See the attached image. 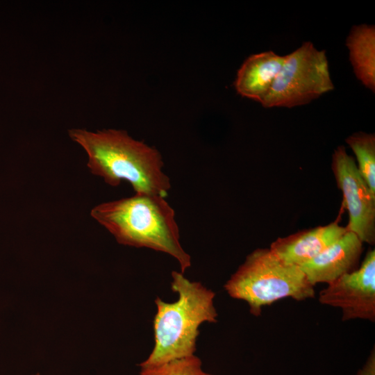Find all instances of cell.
<instances>
[{
    "label": "cell",
    "instance_id": "cell-1",
    "mask_svg": "<svg viewBox=\"0 0 375 375\" xmlns=\"http://www.w3.org/2000/svg\"><path fill=\"white\" fill-rule=\"evenodd\" d=\"M69 135L87 152L91 172L108 185L116 187L124 180L135 193L167 196L170 179L162 171V158L156 148L122 130L72 129Z\"/></svg>",
    "mask_w": 375,
    "mask_h": 375
},
{
    "label": "cell",
    "instance_id": "cell-2",
    "mask_svg": "<svg viewBox=\"0 0 375 375\" xmlns=\"http://www.w3.org/2000/svg\"><path fill=\"white\" fill-rule=\"evenodd\" d=\"M91 216L118 243L167 253L178 261L183 274L191 266L190 256L180 242L174 210L165 197L135 193L96 206Z\"/></svg>",
    "mask_w": 375,
    "mask_h": 375
},
{
    "label": "cell",
    "instance_id": "cell-3",
    "mask_svg": "<svg viewBox=\"0 0 375 375\" xmlns=\"http://www.w3.org/2000/svg\"><path fill=\"white\" fill-rule=\"evenodd\" d=\"M172 290L178 293L172 303L155 299L154 346L147 358L139 364L148 367L194 355L199 326L217 322L215 292L201 283L191 281L183 273L172 272Z\"/></svg>",
    "mask_w": 375,
    "mask_h": 375
},
{
    "label": "cell",
    "instance_id": "cell-4",
    "mask_svg": "<svg viewBox=\"0 0 375 375\" xmlns=\"http://www.w3.org/2000/svg\"><path fill=\"white\" fill-rule=\"evenodd\" d=\"M224 288L231 297L246 301L256 317L263 307L280 299L303 301L315 297L314 286L299 267L284 263L265 248L249 253Z\"/></svg>",
    "mask_w": 375,
    "mask_h": 375
},
{
    "label": "cell",
    "instance_id": "cell-5",
    "mask_svg": "<svg viewBox=\"0 0 375 375\" xmlns=\"http://www.w3.org/2000/svg\"><path fill=\"white\" fill-rule=\"evenodd\" d=\"M334 85L324 50L304 42L285 55L283 65L268 94L264 108H292L306 104L333 90Z\"/></svg>",
    "mask_w": 375,
    "mask_h": 375
},
{
    "label": "cell",
    "instance_id": "cell-6",
    "mask_svg": "<svg viewBox=\"0 0 375 375\" xmlns=\"http://www.w3.org/2000/svg\"><path fill=\"white\" fill-rule=\"evenodd\" d=\"M331 168L343 196L349 215L347 231L362 243L375 244V193L358 172L355 160L345 147H338L332 156Z\"/></svg>",
    "mask_w": 375,
    "mask_h": 375
},
{
    "label": "cell",
    "instance_id": "cell-7",
    "mask_svg": "<svg viewBox=\"0 0 375 375\" xmlns=\"http://www.w3.org/2000/svg\"><path fill=\"white\" fill-rule=\"evenodd\" d=\"M322 304L340 308L342 321L375 322V250L369 249L361 265L328 284L319 294Z\"/></svg>",
    "mask_w": 375,
    "mask_h": 375
},
{
    "label": "cell",
    "instance_id": "cell-8",
    "mask_svg": "<svg viewBox=\"0 0 375 375\" xmlns=\"http://www.w3.org/2000/svg\"><path fill=\"white\" fill-rule=\"evenodd\" d=\"M362 250V242L347 231L333 244L299 267L312 286L322 283L329 284L359 267Z\"/></svg>",
    "mask_w": 375,
    "mask_h": 375
},
{
    "label": "cell",
    "instance_id": "cell-9",
    "mask_svg": "<svg viewBox=\"0 0 375 375\" xmlns=\"http://www.w3.org/2000/svg\"><path fill=\"white\" fill-rule=\"evenodd\" d=\"M347 231V227L341 226L336 219L325 226L278 238L269 249L284 263L301 267L333 244Z\"/></svg>",
    "mask_w": 375,
    "mask_h": 375
},
{
    "label": "cell",
    "instance_id": "cell-10",
    "mask_svg": "<svg viewBox=\"0 0 375 375\" xmlns=\"http://www.w3.org/2000/svg\"><path fill=\"white\" fill-rule=\"evenodd\" d=\"M285 59L273 51L249 56L238 71L234 87L238 94L261 103L268 94Z\"/></svg>",
    "mask_w": 375,
    "mask_h": 375
},
{
    "label": "cell",
    "instance_id": "cell-11",
    "mask_svg": "<svg viewBox=\"0 0 375 375\" xmlns=\"http://www.w3.org/2000/svg\"><path fill=\"white\" fill-rule=\"evenodd\" d=\"M349 61L357 79L375 91V26L359 24L351 27L346 39Z\"/></svg>",
    "mask_w": 375,
    "mask_h": 375
},
{
    "label": "cell",
    "instance_id": "cell-12",
    "mask_svg": "<svg viewBox=\"0 0 375 375\" xmlns=\"http://www.w3.org/2000/svg\"><path fill=\"white\" fill-rule=\"evenodd\" d=\"M345 141L356 156L359 173L375 193L374 134L358 131L347 137Z\"/></svg>",
    "mask_w": 375,
    "mask_h": 375
},
{
    "label": "cell",
    "instance_id": "cell-13",
    "mask_svg": "<svg viewBox=\"0 0 375 375\" xmlns=\"http://www.w3.org/2000/svg\"><path fill=\"white\" fill-rule=\"evenodd\" d=\"M201 366V359L194 354L157 365L140 367V375H213L204 372Z\"/></svg>",
    "mask_w": 375,
    "mask_h": 375
},
{
    "label": "cell",
    "instance_id": "cell-14",
    "mask_svg": "<svg viewBox=\"0 0 375 375\" xmlns=\"http://www.w3.org/2000/svg\"><path fill=\"white\" fill-rule=\"evenodd\" d=\"M356 375H375V350H372L365 364Z\"/></svg>",
    "mask_w": 375,
    "mask_h": 375
},
{
    "label": "cell",
    "instance_id": "cell-15",
    "mask_svg": "<svg viewBox=\"0 0 375 375\" xmlns=\"http://www.w3.org/2000/svg\"><path fill=\"white\" fill-rule=\"evenodd\" d=\"M33 375H40V374L38 373V374H33Z\"/></svg>",
    "mask_w": 375,
    "mask_h": 375
}]
</instances>
